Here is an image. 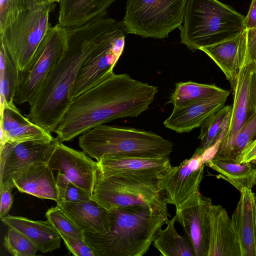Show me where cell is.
I'll use <instances>...</instances> for the list:
<instances>
[{"instance_id": "cell-34", "label": "cell", "mask_w": 256, "mask_h": 256, "mask_svg": "<svg viewBox=\"0 0 256 256\" xmlns=\"http://www.w3.org/2000/svg\"><path fill=\"white\" fill-rule=\"evenodd\" d=\"M56 180L58 190L56 203L77 202L92 198L86 191L70 181L60 172H58Z\"/></svg>"}, {"instance_id": "cell-30", "label": "cell", "mask_w": 256, "mask_h": 256, "mask_svg": "<svg viewBox=\"0 0 256 256\" xmlns=\"http://www.w3.org/2000/svg\"><path fill=\"white\" fill-rule=\"evenodd\" d=\"M256 138V109L242 127L226 146L219 148L214 158L236 160L247 145Z\"/></svg>"}, {"instance_id": "cell-29", "label": "cell", "mask_w": 256, "mask_h": 256, "mask_svg": "<svg viewBox=\"0 0 256 256\" xmlns=\"http://www.w3.org/2000/svg\"><path fill=\"white\" fill-rule=\"evenodd\" d=\"M224 90L214 84H199L192 81L176 84L170 102L178 106L210 97Z\"/></svg>"}, {"instance_id": "cell-8", "label": "cell", "mask_w": 256, "mask_h": 256, "mask_svg": "<svg viewBox=\"0 0 256 256\" xmlns=\"http://www.w3.org/2000/svg\"><path fill=\"white\" fill-rule=\"evenodd\" d=\"M188 0H127L122 20L127 34L162 39L181 28Z\"/></svg>"}, {"instance_id": "cell-20", "label": "cell", "mask_w": 256, "mask_h": 256, "mask_svg": "<svg viewBox=\"0 0 256 256\" xmlns=\"http://www.w3.org/2000/svg\"><path fill=\"white\" fill-rule=\"evenodd\" d=\"M53 171L47 162L36 163L14 175L12 180L20 192L56 202L58 190Z\"/></svg>"}, {"instance_id": "cell-6", "label": "cell", "mask_w": 256, "mask_h": 256, "mask_svg": "<svg viewBox=\"0 0 256 256\" xmlns=\"http://www.w3.org/2000/svg\"><path fill=\"white\" fill-rule=\"evenodd\" d=\"M244 17L218 0H188L180 42L192 52L246 29Z\"/></svg>"}, {"instance_id": "cell-27", "label": "cell", "mask_w": 256, "mask_h": 256, "mask_svg": "<svg viewBox=\"0 0 256 256\" xmlns=\"http://www.w3.org/2000/svg\"><path fill=\"white\" fill-rule=\"evenodd\" d=\"M232 106H224L212 114L201 126L198 139L200 141L198 148L204 152L213 146L217 140L224 137L228 131Z\"/></svg>"}, {"instance_id": "cell-41", "label": "cell", "mask_w": 256, "mask_h": 256, "mask_svg": "<svg viewBox=\"0 0 256 256\" xmlns=\"http://www.w3.org/2000/svg\"><path fill=\"white\" fill-rule=\"evenodd\" d=\"M256 109V72L252 76L250 90V115Z\"/></svg>"}, {"instance_id": "cell-5", "label": "cell", "mask_w": 256, "mask_h": 256, "mask_svg": "<svg viewBox=\"0 0 256 256\" xmlns=\"http://www.w3.org/2000/svg\"><path fill=\"white\" fill-rule=\"evenodd\" d=\"M54 2L26 6L10 0L0 20V44L18 71L25 70L52 26L49 22Z\"/></svg>"}, {"instance_id": "cell-22", "label": "cell", "mask_w": 256, "mask_h": 256, "mask_svg": "<svg viewBox=\"0 0 256 256\" xmlns=\"http://www.w3.org/2000/svg\"><path fill=\"white\" fill-rule=\"evenodd\" d=\"M231 221L237 236L241 256H256L254 203V193L252 190L242 188Z\"/></svg>"}, {"instance_id": "cell-3", "label": "cell", "mask_w": 256, "mask_h": 256, "mask_svg": "<svg viewBox=\"0 0 256 256\" xmlns=\"http://www.w3.org/2000/svg\"><path fill=\"white\" fill-rule=\"evenodd\" d=\"M110 212L108 232H84V240L94 256H142L167 219L150 206L120 207Z\"/></svg>"}, {"instance_id": "cell-7", "label": "cell", "mask_w": 256, "mask_h": 256, "mask_svg": "<svg viewBox=\"0 0 256 256\" xmlns=\"http://www.w3.org/2000/svg\"><path fill=\"white\" fill-rule=\"evenodd\" d=\"M160 182L124 175L102 178L98 173L92 198L110 210L120 207L150 206L168 218L170 216Z\"/></svg>"}, {"instance_id": "cell-37", "label": "cell", "mask_w": 256, "mask_h": 256, "mask_svg": "<svg viewBox=\"0 0 256 256\" xmlns=\"http://www.w3.org/2000/svg\"><path fill=\"white\" fill-rule=\"evenodd\" d=\"M14 188H15V186L12 180L5 184H0V219L6 216L12 208L14 202V196L12 194V190Z\"/></svg>"}, {"instance_id": "cell-23", "label": "cell", "mask_w": 256, "mask_h": 256, "mask_svg": "<svg viewBox=\"0 0 256 256\" xmlns=\"http://www.w3.org/2000/svg\"><path fill=\"white\" fill-rule=\"evenodd\" d=\"M1 220L4 225L24 234L42 253L52 252L60 248L62 238L48 220H34L8 214Z\"/></svg>"}, {"instance_id": "cell-13", "label": "cell", "mask_w": 256, "mask_h": 256, "mask_svg": "<svg viewBox=\"0 0 256 256\" xmlns=\"http://www.w3.org/2000/svg\"><path fill=\"white\" fill-rule=\"evenodd\" d=\"M204 152L198 148L192 156L173 166L166 177L160 182L167 204L178 207L192 194L199 191L205 164Z\"/></svg>"}, {"instance_id": "cell-39", "label": "cell", "mask_w": 256, "mask_h": 256, "mask_svg": "<svg viewBox=\"0 0 256 256\" xmlns=\"http://www.w3.org/2000/svg\"><path fill=\"white\" fill-rule=\"evenodd\" d=\"M256 159V138L250 142L236 160L240 163L250 162Z\"/></svg>"}, {"instance_id": "cell-31", "label": "cell", "mask_w": 256, "mask_h": 256, "mask_svg": "<svg viewBox=\"0 0 256 256\" xmlns=\"http://www.w3.org/2000/svg\"><path fill=\"white\" fill-rule=\"evenodd\" d=\"M51 132L32 122L6 133L0 132L1 145L6 142H22L34 140H53Z\"/></svg>"}, {"instance_id": "cell-25", "label": "cell", "mask_w": 256, "mask_h": 256, "mask_svg": "<svg viewBox=\"0 0 256 256\" xmlns=\"http://www.w3.org/2000/svg\"><path fill=\"white\" fill-rule=\"evenodd\" d=\"M206 165L218 173V178L228 182L240 192L256 184V164L240 163L234 159L213 158Z\"/></svg>"}, {"instance_id": "cell-33", "label": "cell", "mask_w": 256, "mask_h": 256, "mask_svg": "<svg viewBox=\"0 0 256 256\" xmlns=\"http://www.w3.org/2000/svg\"><path fill=\"white\" fill-rule=\"evenodd\" d=\"M3 245L6 250L13 256H34L38 250L26 236L11 227H8Z\"/></svg>"}, {"instance_id": "cell-32", "label": "cell", "mask_w": 256, "mask_h": 256, "mask_svg": "<svg viewBox=\"0 0 256 256\" xmlns=\"http://www.w3.org/2000/svg\"><path fill=\"white\" fill-rule=\"evenodd\" d=\"M46 217L60 234L84 240V231L60 206L48 210Z\"/></svg>"}, {"instance_id": "cell-4", "label": "cell", "mask_w": 256, "mask_h": 256, "mask_svg": "<svg viewBox=\"0 0 256 256\" xmlns=\"http://www.w3.org/2000/svg\"><path fill=\"white\" fill-rule=\"evenodd\" d=\"M79 146L98 161L104 156L118 158H168L174 144L150 131L104 124L80 135Z\"/></svg>"}, {"instance_id": "cell-44", "label": "cell", "mask_w": 256, "mask_h": 256, "mask_svg": "<svg viewBox=\"0 0 256 256\" xmlns=\"http://www.w3.org/2000/svg\"><path fill=\"white\" fill-rule=\"evenodd\" d=\"M60 0H52V1L54 2H59Z\"/></svg>"}, {"instance_id": "cell-42", "label": "cell", "mask_w": 256, "mask_h": 256, "mask_svg": "<svg viewBox=\"0 0 256 256\" xmlns=\"http://www.w3.org/2000/svg\"><path fill=\"white\" fill-rule=\"evenodd\" d=\"M23 4L26 6L52 2V0H20Z\"/></svg>"}, {"instance_id": "cell-36", "label": "cell", "mask_w": 256, "mask_h": 256, "mask_svg": "<svg viewBox=\"0 0 256 256\" xmlns=\"http://www.w3.org/2000/svg\"><path fill=\"white\" fill-rule=\"evenodd\" d=\"M70 252L76 256H94V252L84 240L60 234Z\"/></svg>"}, {"instance_id": "cell-18", "label": "cell", "mask_w": 256, "mask_h": 256, "mask_svg": "<svg viewBox=\"0 0 256 256\" xmlns=\"http://www.w3.org/2000/svg\"><path fill=\"white\" fill-rule=\"evenodd\" d=\"M208 256H241L231 218L220 205L213 204L210 210Z\"/></svg>"}, {"instance_id": "cell-45", "label": "cell", "mask_w": 256, "mask_h": 256, "mask_svg": "<svg viewBox=\"0 0 256 256\" xmlns=\"http://www.w3.org/2000/svg\"><path fill=\"white\" fill-rule=\"evenodd\" d=\"M254 70L256 72V62L254 63Z\"/></svg>"}, {"instance_id": "cell-15", "label": "cell", "mask_w": 256, "mask_h": 256, "mask_svg": "<svg viewBox=\"0 0 256 256\" xmlns=\"http://www.w3.org/2000/svg\"><path fill=\"white\" fill-rule=\"evenodd\" d=\"M102 178L130 176L150 180H160L172 169L168 158H150L102 156L97 162Z\"/></svg>"}, {"instance_id": "cell-26", "label": "cell", "mask_w": 256, "mask_h": 256, "mask_svg": "<svg viewBox=\"0 0 256 256\" xmlns=\"http://www.w3.org/2000/svg\"><path fill=\"white\" fill-rule=\"evenodd\" d=\"M176 216L165 220L166 228H160L153 242V245L163 256H195L190 243L179 235L174 227Z\"/></svg>"}, {"instance_id": "cell-12", "label": "cell", "mask_w": 256, "mask_h": 256, "mask_svg": "<svg viewBox=\"0 0 256 256\" xmlns=\"http://www.w3.org/2000/svg\"><path fill=\"white\" fill-rule=\"evenodd\" d=\"M60 142L56 136L53 140L6 142L0 148V184L33 164L47 162Z\"/></svg>"}, {"instance_id": "cell-28", "label": "cell", "mask_w": 256, "mask_h": 256, "mask_svg": "<svg viewBox=\"0 0 256 256\" xmlns=\"http://www.w3.org/2000/svg\"><path fill=\"white\" fill-rule=\"evenodd\" d=\"M18 70L6 51L0 44V112L6 108L16 106L14 98L16 92Z\"/></svg>"}, {"instance_id": "cell-24", "label": "cell", "mask_w": 256, "mask_h": 256, "mask_svg": "<svg viewBox=\"0 0 256 256\" xmlns=\"http://www.w3.org/2000/svg\"><path fill=\"white\" fill-rule=\"evenodd\" d=\"M116 0H60L58 24L64 27L81 25L107 10Z\"/></svg>"}, {"instance_id": "cell-2", "label": "cell", "mask_w": 256, "mask_h": 256, "mask_svg": "<svg viewBox=\"0 0 256 256\" xmlns=\"http://www.w3.org/2000/svg\"><path fill=\"white\" fill-rule=\"evenodd\" d=\"M158 88L114 72L74 99L54 132L61 142L72 140L111 120L146 111Z\"/></svg>"}, {"instance_id": "cell-14", "label": "cell", "mask_w": 256, "mask_h": 256, "mask_svg": "<svg viewBox=\"0 0 256 256\" xmlns=\"http://www.w3.org/2000/svg\"><path fill=\"white\" fill-rule=\"evenodd\" d=\"M52 170L64 174L67 178L92 198L98 166L84 152L68 147L60 142L47 162Z\"/></svg>"}, {"instance_id": "cell-46", "label": "cell", "mask_w": 256, "mask_h": 256, "mask_svg": "<svg viewBox=\"0 0 256 256\" xmlns=\"http://www.w3.org/2000/svg\"><path fill=\"white\" fill-rule=\"evenodd\" d=\"M252 162L256 164V159L254 160L253 162Z\"/></svg>"}, {"instance_id": "cell-40", "label": "cell", "mask_w": 256, "mask_h": 256, "mask_svg": "<svg viewBox=\"0 0 256 256\" xmlns=\"http://www.w3.org/2000/svg\"><path fill=\"white\" fill-rule=\"evenodd\" d=\"M244 25L246 30L256 27V0H252L248 12L244 19Z\"/></svg>"}, {"instance_id": "cell-9", "label": "cell", "mask_w": 256, "mask_h": 256, "mask_svg": "<svg viewBox=\"0 0 256 256\" xmlns=\"http://www.w3.org/2000/svg\"><path fill=\"white\" fill-rule=\"evenodd\" d=\"M66 45V28L58 24L51 26L26 68L18 70L14 102L18 104H32L52 69L62 56Z\"/></svg>"}, {"instance_id": "cell-10", "label": "cell", "mask_w": 256, "mask_h": 256, "mask_svg": "<svg viewBox=\"0 0 256 256\" xmlns=\"http://www.w3.org/2000/svg\"><path fill=\"white\" fill-rule=\"evenodd\" d=\"M126 31L122 22L111 34L87 58L70 92L72 101L96 86L113 72L122 54Z\"/></svg>"}, {"instance_id": "cell-16", "label": "cell", "mask_w": 256, "mask_h": 256, "mask_svg": "<svg viewBox=\"0 0 256 256\" xmlns=\"http://www.w3.org/2000/svg\"><path fill=\"white\" fill-rule=\"evenodd\" d=\"M230 94V91L224 90L202 100L174 106L164 125L179 134L201 127L212 114L224 106Z\"/></svg>"}, {"instance_id": "cell-19", "label": "cell", "mask_w": 256, "mask_h": 256, "mask_svg": "<svg viewBox=\"0 0 256 256\" xmlns=\"http://www.w3.org/2000/svg\"><path fill=\"white\" fill-rule=\"evenodd\" d=\"M254 70V64L246 60L232 90L234 101L229 126L219 148L224 147L233 139L250 116V82Z\"/></svg>"}, {"instance_id": "cell-17", "label": "cell", "mask_w": 256, "mask_h": 256, "mask_svg": "<svg viewBox=\"0 0 256 256\" xmlns=\"http://www.w3.org/2000/svg\"><path fill=\"white\" fill-rule=\"evenodd\" d=\"M220 68L232 90L245 63L247 54L246 30L214 44L200 48Z\"/></svg>"}, {"instance_id": "cell-35", "label": "cell", "mask_w": 256, "mask_h": 256, "mask_svg": "<svg viewBox=\"0 0 256 256\" xmlns=\"http://www.w3.org/2000/svg\"><path fill=\"white\" fill-rule=\"evenodd\" d=\"M0 132L4 133L30 123L29 119L20 112L16 106L6 108L0 113Z\"/></svg>"}, {"instance_id": "cell-43", "label": "cell", "mask_w": 256, "mask_h": 256, "mask_svg": "<svg viewBox=\"0 0 256 256\" xmlns=\"http://www.w3.org/2000/svg\"><path fill=\"white\" fill-rule=\"evenodd\" d=\"M254 230H255V236L256 240V194H254Z\"/></svg>"}, {"instance_id": "cell-11", "label": "cell", "mask_w": 256, "mask_h": 256, "mask_svg": "<svg viewBox=\"0 0 256 256\" xmlns=\"http://www.w3.org/2000/svg\"><path fill=\"white\" fill-rule=\"evenodd\" d=\"M212 200L199 191L176 208V222L186 234L195 256H208L210 236V213Z\"/></svg>"}, {"instance_id": "cell-21", "label": "cell", "mask_w": 256, "mask_h": 256, "mask_svg": "<svg viewBox=\"0 0 256 256\" xmlns=\"http://www.w3.org/2000/svg\"><path fill=\"white\" fill-rule=\"evenodd\" d=\"M84 232L105 234L111 228L112 217L108 210L93 198L77 202H58Z\"/></svg>"}, {"instance_id": "cell-1", "label": "cell", "mask_w": 256, "mask_h": 256, "mask_svg": "<svg viewBox=\"0 0 256 256\" xmlns=\"http://www.w3.org/2000/svg\"><path fill=\"white\" fill-rule=\"evenodd\" d=\"M120 22L106 11L81 25L65 27L66 50L30 105L26 116L30 122L54 132L72 103L69 94L82 66Z\"/></svg>"}, {"instance_id": "cell-38", "label": "cell", "mask_w": 256, "mask_h": 256, "mask_svg": "<svg viewBox=\"0 0 256 256\" xmlns=\"http://www.w3.org/2000/svg\"><path fill=\"white\" fill-rule=\"evenodd\" d=\"M246 30L247 38L246 60L254 64L256 62V27Z\"/></svg>"}]
</instances>
